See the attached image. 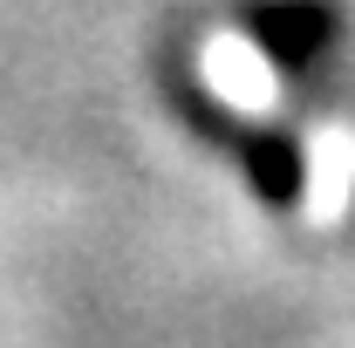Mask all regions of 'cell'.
<instances>
[{
  "instance_id": "cell-1",
  "label": "cell",
  "mask_w": 355,
  "mask_h": 348,
  "mask_svg": "<svg viewBox=\"0 0 355 348\" xmlns=\"http://www.w3.org/2000/svg\"><path fill=\"white\" fill-rule=\"evenodd\" d=\"M239 28L273 55L280 76H308L314 62L335 48L342 14H335V0H253V7L239 14Z\"/></svg>"
},
{
  "instance_id": "cell-2",
  "label": "cell",
  "mask_w": 355,
  "mask_h": 348,
  "mask_svg": "<svg viewBox=\"0 0 355 348\" xmlns=\"http://www.w3.org/2000/svg\"><path fill=\"white\" fill-rule=\"evenodd\" d=\"M239 164H246V184L260 191L266 205H294V198H301V184H308V164H301L294 130L246 123V137H239Z\"/></svg>"
}]
</instances>
